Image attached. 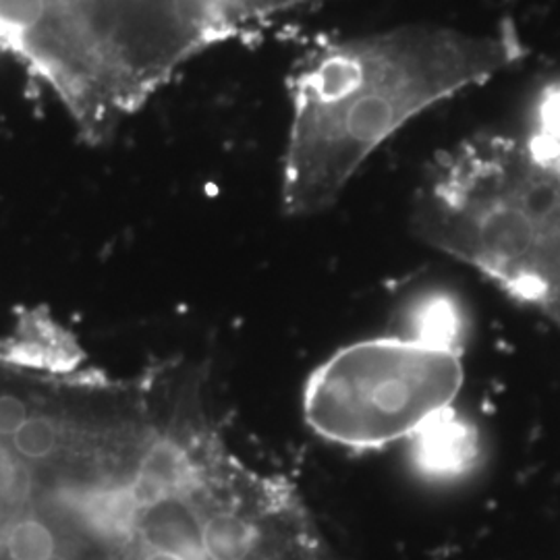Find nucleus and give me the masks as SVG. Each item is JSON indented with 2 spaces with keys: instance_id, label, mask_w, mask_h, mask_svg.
<instances>
[{
  "instance_id": "1",
  "label": "nucleus",
  "mask_w": 560,
  "mask_h": 560,
  "mask_svg": "<svg viewBox=\"0 0 560 560\" xmlns=\"http://www.w3.org/2000/svg\"><path fill=\"white\" fill-rule=\"evenodd\" d=\"M525 55L511 30L463 32L405 25L332 42L291 80V125L280 203L314 217L340 194L384 141L430 106L481 85Z\"/></svg>"
},
{
  "instance_id": "2",
  "label": "nucleus",
  "mask_w": 560,
  "mask_h": 560,
  "mask_svg": "<svg viewBox=\"0 0 560 560\" xmlns=\"http://www.w3.org/2000/svg\"><path fill=\"white\" fill-rule=\"evenodd\" d=\"M411 231L560 326L557 148L534 136L463 141L421 180Z\"/></svg>"
},
{
  "instance_id": "3",
  "label": "nucleus",
  "mask_w": 560,
  "mask_h": 560,
  "mask_svg": "<svg viewBox=\"0 0 560 560\" xmlns=\"http://www.w3.org/2000/svg\"><path fill=\"white\" fill-rule=\"evenodd\" d=\"M460 345L405 332L342 347L305 384V421L322 439L360 451L409 441L453 409Z\"/></svg>"
},
{
  "instance_id": "4",
  "label": "nucleus",
  "mask_w": 560,
  "mask_h": 560,
  "mask_svg": "<svg viewBox=\"0 0 560 560\" xmlns=\"http://www.w3.org/2000/svg\"><path fill=\"white\" fill-rule=\"evenodd\" d=\"M411 460L421 476L453 480L465 476L480 457L478 430L455 409L428 421L411 439Z\"/></svg>"
},
{
  "instance_id": "5",
  "label": "nucleus",
  "mask_w": 560,
  "mask_h": 560,
  "mask_svg": "<svg viewBox=\"0 0 560 560\" xmlns=\"http://www.w3.org/2000/svg\"><path fill=\"white\" fill-rule=\"evenodd\" d=\"M534 138L560 150V83L546 90L538 106V129Z\"/></svg>"
}]
</instances>
